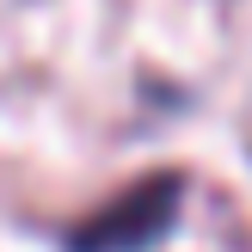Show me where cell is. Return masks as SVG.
<instances>
[{
	"mask_svg": "<svg viewBox=\"0 0 252 252\" xmlns=\"http://www.w3.org/2000/svg\"><path fill=\"white\" fill-rule=\"evenodd\" d=\"M179 197H185L179 172H154L135 191L111 197L98 216H86L68 234V252H148V246H160L172 234V221H179Z\"/></svg>",
	"mask_w": 252,
	"mask_h": 252,
	"instance_id": "cell-1",
	"label": "cell"
}]
</instances>
